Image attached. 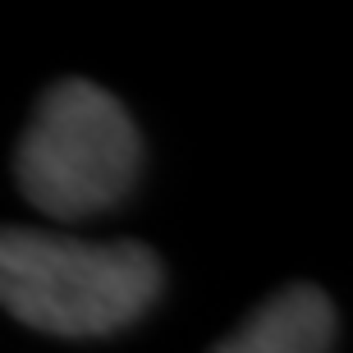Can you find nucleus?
Returning <instances> with one entry per match:
<instances>
[{
    "label": "nucleus",
    "instance_id": "obj_1",
    "mask_svg": "<svg viewBox=\"0 0 353 353\" xmlns=\"http://www.w3.org/2000/svg\"><path fill=\"white\" fill-rule=\"evenodd\" d=\"M161 294L157 252L115 239L88 243L46 230H0V307L46 335H110Z\"/></svg>",
    "mask_w": 353,
    "mask_h": 353
},
{
    "label": "nucleus",
    "instance_id": "obj_2",
    "mask_svg": "<svg viewBox=\"0 0 353 353\" xmlns=\"http://www.w3.org/2000/svg\"><path fill=\"white\" fill-rule=\"evenodd\" d=\"M143 143L129 110L88 79L55 83L19 143V188L55 221H83L133 188Z\"/></svg>",
    "mask_w": 353,
    "mask_h": 353
},
{
    "label": "nucleus",
    "instance_id": "obj_3",
    "mask_svg": "<svg viewBox=\"0 0 353 353\" xmlns=\"http://www.w3.org/2000/svg\"><path fill=\"white\" fill-rule=\"evenodd\" d=\"M335 307L316 285H289L266 299L211 353H330Z\"/></svg>",
    "mask_w": 353,
    "mask_h": 353
}]
</instances>
